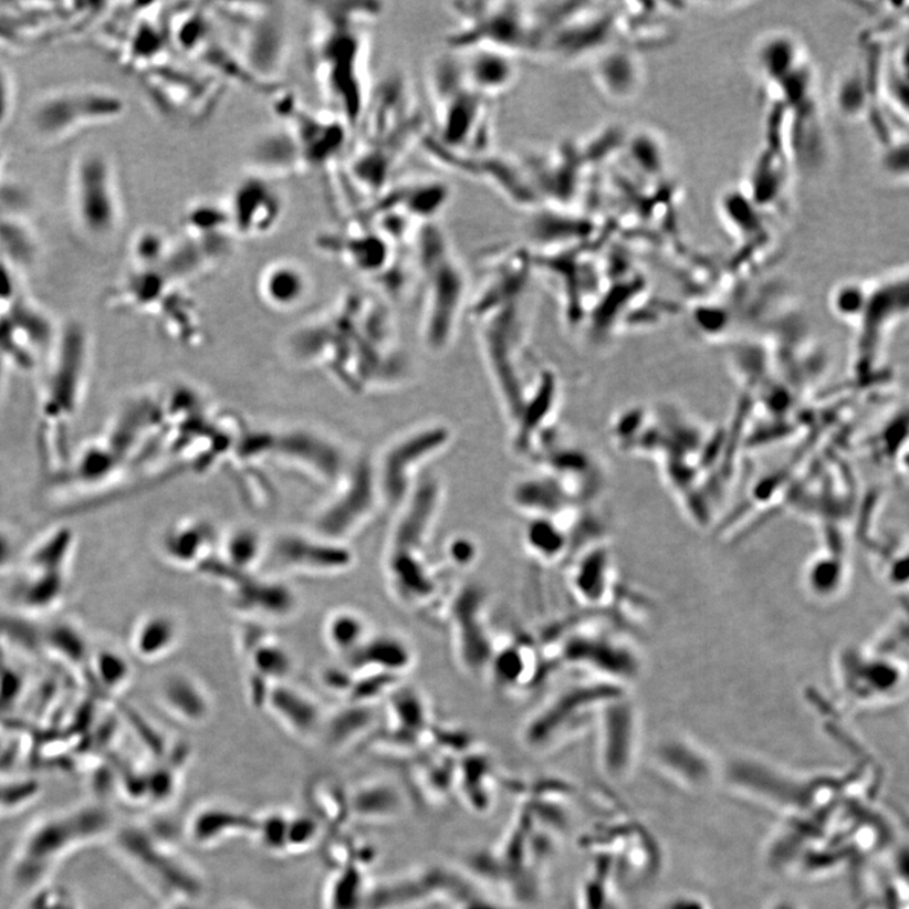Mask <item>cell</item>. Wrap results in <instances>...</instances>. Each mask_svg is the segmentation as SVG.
Segmentation results:
<instances>
[{
  "instance_id": "cell-3",
  "label": "cell",
  "mask_w": 909,
  "mask_h": 909,
  "mask_svg": "<svg viewBox=\"0 0 909 909\" xmlns=\"http://www.w3.org/2000/svg\"><path fill=\"white\" fill-rule=\"evenodd\" d=\"M41 405V443L52 470L66 468V430L75 416L87 364V337L83 327L70 325L58 341Z\"/></svg>"
},
{
  "instance_id": "cell-31",
  "label": "cell",
  "mask_w": 909,
  "mask_h": 909,
  "mask_svg": "<svg viewBox=\"0 0 909 909\" xmlns=\"http://www.w3.org/2000/svg\"><path fill=\"white\" fill-rule=\"evenodd\" d=\"M365 897L359 869L347 866L330 885L327 906L328 909H359L364 908Z\"/></svg>"
},
{
  "instance_id": "cell-19",
  "label": "cell",
  "mask_w": 909,
  "mask_h": 909,
  "mask_svg": "<svg viewBox=\"0 0 909 909\" xmlns=\"http://www.w3.org/2000/svg\"><path fill=\"white\" fill-rule=\"evenodd\" d=\"M234 587V605L254 617L284 619L295 612L296 595L288 585L245 576Z\"/></svg>"
},
{
  "instance_id": "cell-17",
  "label": "cell",
  "mask_w": 909,
  "mask_h": 909,
  "mask_svg": "<svg viewBox=\"0 0 909 909\" xmlns=\"http://www.w3.org/2000/svg\"><path fill=\"white\" fill-rule=\"evenodd\" d=\"M160 706L167 714L186 725L203 724L211 717L212 702L199 680L186 673H173L160 683Z\"/></svg>"
},
{
  "instance_id": "cell-18",
  "label": "cell",
  "mask_w": 909,
  "mask_h": 909,
  "mask_svg": "<svg viewBox=\"0 0 909 909\" xmlns=\"http://www.w3.org/2000/svg\"><path fill=\"white\" fill-rule=\"evenodd\" d=\"M264 707L289 732L297 736H310L323 725V712L316 701L288 685H274L267 694Z\"/></svg>"
},
{
  "instance_id": "cell-7",
  "label": "cell",
  "mask_w": 909,
  "mask_h": 909,
  "mask_svg": "<svg viewBox=\"0 0 909 909\" xmlns=\"http://www.w3.org/2000/svg\"><path fill=\"white\" fill-rule=\"evenodd\" d=\"M224 201L239 240L272 236L288 207L280 182L251 171L239 178Z\"/></svg>"
},
{
  "instance_id": "cell-28",
  "label": "cell",
  "mask_w": 909,
  "mask_h": 909,
  "mask_svg": "<svg viewBox=\"0 0 909 909\" xmlns=\"http://www.w3.org/2000/svg\"><path fill=\"white\" fill-rule=\"evenodd\" d=\"M525 545L534 556L543 561H554L567 547V534L556 519H533L524 532Z\"/></svg>"
},
{
  "instance_id": "cell-39",
  "label": "cell",
  "mask_w": 909,
  "mask_h": 909,
  "mask_svg": "<svg viewBox=\"0 0 909 909\" xmlns=\"http://www.w3.org/2000/svg\"><path fill=\"white\" fill-rule=\"evenodd\" d=\"M224 909H244V908H240V907H228V908H224Z\"/></svg>"
},
{
  "instance_id": "cell-26",
  "label": "cell",
  "mask_w": 909,
  "mask_h": 909,
  "mask_svg": "<svg viewBox=\"0 0 909 909\" xmlns=\"http://www.w3.org/2000/svg\"><path fill=\"white\" fill-rule=\"evenodd\" d=\"M358 665L367 662V667H372L373 671L382 672L397 677L399 672H404L412 665L411 649L400 640L391 636H380L374 639H368L365 645L351 658H359ZM356 661V659H353Z\"/></svg>"
},
{
  "instance_id": "cell-6",
  "label": "cell",
  "mask_w": 909,
  "mask_h": 909,
  "mask_svg": "<svg viewBox=\"0 0 909 909\" xmlns=\"http://www.w3.org/2000/svg\"><path fill=\"white\" fill-rule=\"evenodd\" d=\"M452 431L442 422H427L400 436L383 457L377 479L380 495L399 505L418 483L416 479L435 458L450 447Z\"/></svg>"
},
{
  "instance_id": "cell-2",
  "label": "cell",
  "mask_w": 909,
  "mask_h": 909,
  "mask_svg": "<svg viewBox=\"0 0 909 909\" xmlns=\"http://www.w3.org/2000/svg\"><path fill=\"white\" fill-rule=\"evenodd\" d=\"M418 262L424 273V341L435 353L447 351L466 309L467 275L438 228L427 224L418 234Z\"/></svg>"
},
{
  "instance_id": "cell-27",
  "label": "cell",
  "mask_w": 909,
  "mask_h": 909,
  "mask_svg": "<svg viewBox=\"0 0 909 909\" xmlns=\"http://www.w3.org/2000/svg\"><path fill=\"white\" fill-rule=\"evenodd\" d=\"M399 796L388 784L370 783L347 796V809L362 819H385L398 814Z\"/></svg>"
},
{
  "instance_id": "cell-10",
  "label": "cell",
  "mask_w": 909,
  "mask_h": 909,
  "mask_svg": "<svg viewBox=\"0 0 909 909\" xmlns=\"http://www.w3.org/2000/svg\"><path fill=\"white\" fill-rule=\"evenodd\" d=\"M181 227L184 238L216 263L233 252L239 240L224 200H194L182 213Z\"/></svg>"
},
{
  "instance_id": "cell-11",
  "label": "cell",
  "mask_w": 909,
  "mask_h": 909,
  "mask_svg": "<svg viewBox=\"0 0 909 909\" xmlns=\"http://www.w3.org/2000/svg\"><path fill=\"white\" fill-rule=\"evenodd\" d=\"M273 558L282 568L314 574L343 573L354 563L349 550L324 536H284L275 542Z\"/></svg>"
},
{
  "instance_id": "cell-21",
  "label": "cell",
  "mask_w": 909,
  "mask_h": 909,
  "mask_svg": "<svg viewBox=\"0 0 909 909\" xmlns=\"http://www.w3.org/2000/svg\"><path fill=\"white\" fill-rule=\"evenodd\" d=\"M513 501L533 519H556L572 501L566 490L554 478L545 476L520 481L513 490Z\"/></svg>"
},
{
  "instance_id": "cell-1",
  "label": "cell",
  "mask_w": 909,
  "mask_h": 909,
  "mask_svg": "<svg viewBox=\"0 0 909 909\" xmlns=\"http://www.w3.org/2000/svg\"><path fill=\"white\" fill-rule=\"evenodd\" d=\"M380 8L373 3H324L314 12L310 64L330 112L356 129L372 95L365 25Z\"/></svg>"
},
{
  "instance_id": "cell-35",
  "label": "cell",
  "mask_w": 909,
  "mask_h": 909,
  "mask_svg": "<svg viewBox=\"0 0 909 909\" xmlns=\"http://www.w3.org/2000/svg\"><path fill=\"white\" fill-rule=\"evenodd\" d=\"M14 105V87L11 75L0 65V128L11 118Z\"/></svg>"
},
{
  "instance_id": "cell-24",
  "label": "cell",
  "mask_w": 909,
  "mask_h": 909,
  "mask_svg": "<svg viewBox=\"0 0 909 909\" xmlns=\"http://www.w3.org/2000/svg\"><path fill=\"white\" fill-rule=\"evenodd\" d=\"M323 635L333 652L351 658L369 639L368 623L358 612L338 609L326 618Z\"/></svg>"
},
{
  "instance_id": "cell-5",
  "label": "cell",
  "mask_w": 909,
  "mask_h": 909,
  "mask_svg": "<svg viewBox=\"0 0 909 909\" xmlns=\"http://www.w3.org/2000/svg\"><path fill=\"white\" fill-rule=\"evenodd\" d=\"M124 112L121 96L103 87H70L40 97L30 111L34 137L56 142L96 124L117 119Z\"/></svg>"
},
{
  "instance_id": "cell-29",
  "label": "cell",
  "mask_w": 909,
  "mask_h": 909,
  "mask_svg": "<svg viewBox=\"0 0 909 909\" xmlns=\"http://www.w3.org/2000/svg\"><path fill=\"white\" fill-rule=\"evenodd\" d=\"M92 670L103 689L122 692L132 679V666L126 657L114 649H101L93 657Z\"/></svg>"
},
{
  "instance_id": "cell-38",
  "label": "cell",
  "mask_w": 909,
  "mask_h": 909,
  "mask_svg": "<svg viewBox=\"0 0 909 909\" xmlns=\"http://www.w3.org/2000/svg\"><path fill=\"white\" fill-rule=\"evenodd\" d=\"M175 909H196V908H194V906H190L189 902H182L181 905H178Z\"/></svg>"
},
{
  "instance_id": "cell-32",
  "label": "cell",
  "mask_w": 909,
  "mask_h": 909,
  "mask_svg": "<svg viewBox=\"0 0 909 909\" xmlns=\"http://www.w3.org/2000/svg\"><path fill=\"white\" fill-rule=\"evenodd\" d=\"M370 719L369 710L362 706L342 711L330 724L328 742L336 746L352 743L353 736L363 732Z\"/></svg>"
},
{
  "instance_id": "cell-22",
  "label": "cell",
  "mask_w": 909,
  "mask_h": 909,
  "mask_svg": "<svg viewBox=\"0 0 909 909\" xmlns=\"http://www.w3.org/2000/svg\"><path fill=\"white\" fill-rule=\"evenodd\" d=\"M257 819L228 807H205L191 819L189 833L199 845H211L221 842L229 835L240 833L255 834Z\"/></svg>"
},
{
  "instance_id": "cell-12",
  "label": "cell",
  "mask_w": 909,
  "mask_h": 909,
  "mask_svg": "<svg viewBox=\"0 0 909 909\" xmlns=\"http://www.w3.org/2000/svg\"><path fill=\"white\" fill-rule=\"evenodd\" d=\"M249 171L275 181L310 171L295 138L284 126L267 130L258 137L249 152Z\"/></svg>"
},
{
  "instance_id": "cell-33",
  "label": "cell",
  "mask_w": 909,
  "mask_h": 909,
  "mask_svg": "<svg viewBox=\"0 0 909 909\" xmlns=\"http://www.w3.org/2000/svg\"><path fill=\"white\" fill-rule=\"evenodd\" d=\"M288 817L279 814L267 816L260 822L257 819L255 835L272 850H283L288 848V833H289Z\"/></svg>"
},
{
  "instance_id": "cell-9",
  "label": "cell",
  "mask_w": 909,
  "mask_h": 909,
  "mask_svg": "<svg viewBox=\"0 0 909 909\" xmlns=\"http://www.w3.org/2000/svg\"><path fill=\"white\" fill-rule=\"evenodd\" d=\"M315 242L318 251L370 278L385 275L394 260L391 244L369 226L326 231Z\"/></svg>"
},
{
  "instance_id": "cell-37",
  "label": "cell",
  "mask_w": 909,
  "mask_h": 909,
  "mask_svg": "<svg viewBox=\"0 0 909 909\" xmlns=\"http://www.w3.org/2000/svg\"><path fill=\"white\" fill-rule=\"evenodd\" d=\"M6 361L0 356V390H2L3 380H4V369H6Z\"/></svg>"
},
{
  "instance_id": "cell-34",
  "label": "cell",
  "mask_w": 909,
  "mask_h": 909,
  "mask_svg": "<svg viewBox=\"0 0 909 909\" xmlns=\"http://www.w3.org/2000/svg\"><path fill=\"white\" fill-rule=\"evenodd\" d=\"M320 828L317 819L309 816H301L289 822L288 848L302 849L314 843L318 836Z\"/></svg>"
},
{
  "instance_id": "cell-20",
  "label": "cell",
  "mask_w": 909,
  "mask_h": 909,
  "mask_svg": "<svg viewBox=\"0 0 909 909\" xmlns=\"http://www.w3.org/2000/svg\"><path fill=\"white\" fill-rule=\"evenodd\" d=\"M602 762L606 772L618 780L629 770L631 761L633 728L628 710L612 701L602 712Z\"/></svg>"
},
{
  "instance_id": "cell-36",
  "label": "cell",
  "mask_w": 909,
  "mask_h": 909,
  "mask_svg": "<svg viewBox=\"0 0 909 909\" xmlns=\"http://www.w3.org/2000/svg\"><path fill=\"white\" fill-rule=\"evenodd\" d=\"M8 555H9L8 542L6 541L4 537H2V534H0V564H2L3 561L8 558Z\"/></svg>"
},
{
  "instance_id": "cell-30",
  "label": "cell",
  "mask_w": 909,
  "mask_h": 909,
  "mask_svg": "<svg viewBox=\"0 0 909 909\" xmlns=\"http://www.w3.org/2000/svg\"><path fill=\"white\" fill-rule=\"evenodd\" d=\"M608 560L602 554L591 555L577 566L574 574V587L578 596L587 603H598L604 598L608 585Z\"/></svg>"
},
{
  "instance_id": "cell-14",
  "label": "cell",
  "mask_w": 909,
  "mask_h": 909,
  "mask_svg": "<svg viewBox=\"0 0 909 909\" xmlns=\"http://www.w3.org/2000/svg\"><path fill=\"white\" fill-rule=\"evenodd\" d=\"M257 290L267 305L295 309L309 297L312 280L305 265L292 258H279L265 264L258 274Z\"/></svg>"
},
{
  "instance_id": "cell-8",
  "label": "cell",
  "mask_w": 909,
  "mask_h": 909,
  "mask_svg": "<svg viewBox=\"0 0 909 909\" xmlns=\"http://www.w3.org/2000/svg\"><path fill=\"white\" fill-rule=\"evenodd\" d=\"M274 109L284 122L311 168H327L344 154L349 126L333 112H311L291 95L278 96Z\"/></svg>"
},
{
  "instance_id": "cell-23",
  "label": "cell",
  "mask_w": 909,
  "mask_h": 909,
  "mask_svg": "<svg viewBox=\"0 0 909 909\" xmlns=\"http://www.w3.org/2000/svg\"><path fill=\"white\" fill-rule=\"evenodd\" d=\"M592 76L595 86L609 100L628 97L638 83L635 61L618 50H608L595 59Z\"/></svg>"
},
{
  "instance_id": "cell-15",
  "label": "cell",
  "mask_w": 909,
  "mask_h": 909,
  "mask_svg": "<svg viewBox=\"0 0 909 909\" xmlns=\"http://www.w3.org/2000/svg\"><path fill=\"white\" fill-rule=\"evenodd\" d=\"M218 543V534L208 522L185 520L165 533L160 548L167 563L175 567L202 568Z\"/></svg>"
},
{
  "instance_id": "cell-25",
  "label": "cell",
  "mask_w": 909,
  "mask_h": 909,
  "mask_svg": "<svg viewBox=\"0 0 909 909\" xmlns=\"http://www.w3.org/2000/svg\"><path fill=\"white\" fill-rule=\"evenodd\" d=\"M219 542L222 563L240 575H251L267 554L263 537L251 529L231 530Z\"/></svg>"
},
{
  "instance_id": "cell-16",
  "label": "cell",
  "mask_w": 909,
  "mask_h": 909,
  "mask_svg": "<svg viewBox=\"0 0 909 909\" xmlns=\"http://www.w3.org/2000/svg\"><path fill=\"white\" fill-rule=\"evenodd\" d=\"M182 629L174 615L150 612L142 615L129 630L130 652L139 661L155 664L163 661L180 644Z\"/></svg>"
},
{
  "instance_id": "cell-13",
  "label": "cell",
  "mask_w": 909,
  "mask_h": 909,
  "mask_svg": "<svg viewBox=\"0 0 909 909\" xmlns=\"http://www.w3.org/2000/svg\"><path fill=\"white\" fill-rule=\"evenodd\" d=\"M462 51L467 52L460 58L463 73L469 85L480 95L502 94L515 83L519 69L513 53L484 44Z\"/></svg>"
},
{
  "instance_id": "cell-4",
  "label": "cell",
  "mask_w": 909,
  "mask_h": 909,
  "mask_svg": "<svg viewBox=\"0 0 909 909\" xmlns=\"http://www.w3.org/2000/svg\"><path fill=\"white\" fill-rule=\"evenodd\" d=\"M70 207L75 226L87 238L108 239L119 230L123 208L118 177L104 152L83 150L74 160Z\"/></svg>"
}]
</instances>
